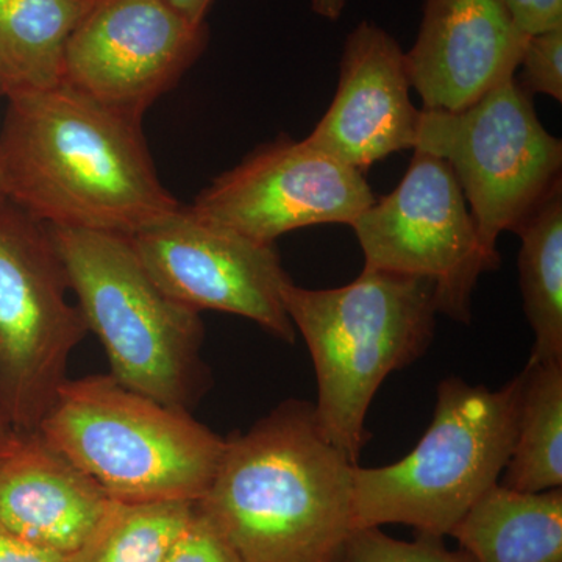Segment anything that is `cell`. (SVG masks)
<instances>
[{
	"label": "cell",
	"mask_w": 562,
	"mask_h": 562,
	"mask_svg": "<svg viewBox=\"0 0 562 562\" xmlns=\"http://www.w3.org/2000/svg\"><path fill=\"white\" fill-rule=\"evenodd\" d=\"M0 191L47 227L125 236L183 206L161 183L140 121L66 83L10 99Z\"/></svg>",
	"instance_id": "obj_1"
},
{
	"label": "cell",
	"mask_w": 562,
	"mask_h": 562,
	"mask_svg": "<svg viewBox=\"0 0 562 562\" xmlns=\"http://www.w3.org/2000/svg\"><path fill=\"white\" fill-rule=\"evenodd\" d=\"M314 403H280L225 449L199 512L244 562H341L355 531L353 469Z\"/></svg>",
	"instance_id": "obj_2"
},
{
	"label": "cell",
	"mask_w": 562,
	"mask_h": 562,
	"mask_svg": "<svg viewBox=\"0 0 562 562\" xmlns=\"http://www.w3.org/2000/svg\"><path fill=\"white\" fill-rule=\"evenodd\" d=\"M284 308L312 353L317 425L357 462L368 439L366 417L391 372L419 360L435 336V284L419 277L362 269L331 290L288 281Z\"/></svg>",
	"instance_id": "obj_3"
},
{
	"label": "cell",
	"mask_w": 562,
	"mask_h": 562,
	"mask_svg": "<svg viewBox=\"0 0 562 562\" xmlns=\"http://www.w3.org/2000/svg\"><path fill=\"white\" fill-rule=\"evenodd\" d=\"M38 435L113 501H201L225 439L111 375L66 380Z\"/></svg>",
	"instance_id": "obj_4"
},
{
	"label": "cell",
	"mask_w": 562,
	"mask_h": 562,
	"mask_svg": "<svg viewBox=\"0 0 562 562\" xmlns=\"http://www.w3.org/2000/svg\"><path fill=\"white\" fill-rule=\"evenodd\" d=\"M77 306L113 379L190 412L209 387L201 316L151 279L131 236L49 227Z\"/></svg>",
	"instance_id": "obj_5"
},
{
	"label": "cell",
	"mask_w": 562,
	"mask_h": 562,
	"mask_svg": "<svg viewBox=\"0 0 562 562\" xmlns=\"http://www.w3.org/2000/svg\"><path fill=\"white\" fill-rule=\"evenodd\" d=\"M522 382V372L495 391L443 380L430 427L412 453L383 468L355 465V530L402 524L449 536L508 464Z\"/></svg>",
	"instance_id": "obj_6"
},
{
	"label": "cell",
	"mask_w": 562,
	"mask_h": 562,
	"mask_svg": "<svg viewBox=\"0 0 562 562\" xmlns=\"http://www.w3.org/2000/svg\"><path fill=\"white\" fill-rule=\"evenodd\" d=\"M414 149L452 168L490 250L562 184L561 139L543 128L516 77L465 109H422Z\"/></svg>",
	"instance_id": "obj_7"
},
{
	"label": "cell",
	"mask_w": 562,
	"mask_h": 562,
	"mask_svg": "<svg viewBox=\"0 0 562 562\" xmlns=\"http://www.w3.org/2000/svg\"><path fill=\"white\" fill-rule=\"evenodd\" d=\"M49 227L0 199V414L38 431L87 336Z\"/></svg>",
	"instance_id": "obj_8"
},
{
	"label": "cell",
	"mask_w": 562,
	"mask_h": 562,
	"mask_svg": "<svg viewBox=\"0 0 562 562\" xmlns=\"http://www.w3.org/2000/svg\"><path fill=\"white\" fill-rule=\"evenodd\" d=\"M350 227L364 268L430 280L438 313L462 324L471 322L476 281L501 265L498 251L480 238L452 168L427 151L414 149L398 187Z\"/></svg>",
	"instance_id": "obj_9"
},
{
	"label": "cell",
	"mask_w": 562,
	"mask_h": 562,
	"mask_svg": "<svg viewBox=\"0 0 562 562\" xmlns=\"http://www.w3.org/2000/svg\"><path fill=\"white\" fill-rule=\"evenodd\" d=\"M375 202L362 172L305 139L280 136L211 181L188 206L261 244L299 228L353 224Z\"/></svg>",
	"instance_id": "obj_10"
},
{
	"label": "cell",
	"mask_w": 562,
	"mask_h": 562,
	"mask_svg": "<svg viewBox=\"0 0 562 562\" xmlns=\"http://www.w3.org/2000/svg\"><path fill=\"white\" fill-rule=\"evenodd\" d=\"M206 41V24H192L165 0H95L66 46L63 83L140 121Z\"/></svg>",
	"instance_id": "obj_11"
},
{
	"label": "cell",
	"mask_w": 562,
	"mask_h": 562,
	"mask_svg": "<svg viewBox=\"0 0 562 562\" xmlns=\"http://www.w3.org/2000/svg\"><path fill=\"white\" fill-rule=\"evenodd\" d=\"M140 261L173 301L201 313L236 314L294 342L281 290L291 281L273 244L246 238L181 206L131 236Z\"/></svg>",
	"instance_id": "obj_12"
},
{
	"label": "cell",
	"mask_w": 562,
	"mask_h": 562,
	"mask_svg": "<svg viewBox=\"0 0 562 562\" xmlns=\"http://www.w3.org/2000/svg\"><path fill=\"white\" fill-rule=\"evenodd\" d=\"M412 88L398 41L375 22H360L344 41L335 99L306 143L360 172L414 149L420 110Z\"/></svg>",
	"instance_id": "obj_13"
},
{
	"label": "cell",
	"mask_w": 562,
	"mask_h": 562,
	"mask_svg": "<svg viewBox=\"0 0 562 562\" xmlns=\"http://www.w3.org/2000/svg\"><path fill=\"white\" fill-rule=\"evenodd\" d=\"M527 40L503 0H424L409 81L425 110L465 109L517 76Z\"/></svg>",
	"instance_id": "obj_14"
},
{
	"label": "cell",
	"mask_w": 562,
	"mask_h": 562,
	"mask_svg": "<svg viewBox=\"0 0 562 562\" xmlns=\"http://www.w3.org/2000/svg\"><path fill=\"white\" fill-rule=\"evenodd\" d=\"M111 501L38 432L22 435L0 460V525L68 560L90 538Z\"/></svg>",
	"instance_id": "obj_15"
},
{
	"label": "cell",
	"mask_w": 562,
	"mask_h": 562,
	"mask_svg": "<svg viewBox=\"0 0 562 562\" xmlns=\"http://www.w3.org/2000/svg\"><path fill=\"white\" fill-rule=\"evenodd\" d=\"M449 536L473 562H562V490L494 484Z\"/></svg>",
	"instance_id": "obj_16"
},
{
	"label": "cell",
	"mask_w": 562,
	"mask_h": 562,
	"mask_svg": "<svg viewBox=\"0 0 562 562\" xmlns=\"http://www.w3.org/2000/svg\"><path fill=\"white\" fill-rule=\"evenodd\" d=\"M95 0H0V95L63 83L66 46Z\"/></svg>",
	"instance_id": "obj_17"
},
{
	"label": "cell",
	"mask_w": 562,
	"mask_h": 562,
	"mask_svg": "<svg viewBox=\"0 0 562 562\" xmlns=\"http://www.w3.org/2000/svg\"><path fill=\"white\" fill-rule=\"evenodd\" d=\"M505 486L543 492L562 486V361H528Z\"/></svg>",
	"instance_id": "obj_18"
},
{
	"label": "cell",
	"mask_w": 562,
	"mask_h": 562,
	"mask_svg": "<svg viewBox=\"0 0 562 562\" xmlns=\"http://www.w3.org/2000/svg\"><path fill=\"white\" fill-rule=\"evenodd\" d=\"M516 233L520 291L535 333L530 360L562 361V184Z\"/></svg>",
	"instance_id": "obj_19"
},
{
	"label": "cell",
	"mask_w": 562,
	"mask_h": 562,
	"mask_svg": "<svg viewBox=\"0 0 562 562\" xmlns=\"http://www.w3.org/2000/svg\"><path fill=\"white\" fill-rule=\"evenodd\" d=\"M195 505L111 501L101 522L69 562H162L190 525Z\"/></svg>",
	"instance_id": "obj_20"
},
{
	"label": "cell",
	"mask_w": 562,
	"mask_h": 562,
	"mask_svg": "<svg viewBox=\"0 0 562 562\" xmlns=\"http://www.w3.org/2000/svg\"><path fill=\"white\" fill-rule=\"evenodd\" d=\"M341 562H473L464 550H450L442 538L419 535L414 541L391 538L382 528L351 532Z\"/></svg>",
	"instance_id": "obj_21"
},
{
	"label": "cell",
	"mask_w": 562,
	"mask_h": 562,
	"mask_svg": "<svg viewBox=\"0 0 562 562\" xmlns=\"http://www.w3.org/2000/svg\"><path fill=\"white\" fill-rule=\"evenodd\" d=\"M516 80L528 94L562 101V25L528 36Z\"/></svg>",
	"instance_id": "obj_22"
},
{
	"label": "cell",
	"mask_w": 562,
	"mask_h": 562,
	"mask_svg": "<svg viewBox=\"0 0 562 562\" xmlns=\"http://www.w3.org/2000/svg\"><path fill=\"white\" fill-rule=\"evenodd\" d=\"M162 562H244L198 505L194 517Z\"/></svg>",
	"instance_id": "obj_23"
},
{
	"label": "cell",
	"mask_w": 562,
	"mask_h": 562,
	"mask_svg": "<svg viewBox=\"0 0 562 562\" xmlns=\"http://www.w3.org/2000/svg\"><path fill=\"white\" fill-rule=\"evenodd\" d=\"M525 35L562 25V0H503Z\"/></svg>",
	"instance_id": "obj_24"
},
{
	"label": "cell",
	"mask_w": 562,
	"mask_h": 562,
	"mask_svg": "<svg viewBox=\"0 0 562 562\" xmlns=\"http://www.w3.org/2000/svg\"><path fill=\"white\" fill-rule=\"evenodd\" d=\"M0 562H69L68 558L20 538L0 525Z\"/></svg>",
	"instance_id": "obj_25"
},
{
	"label": "cell",
	"mask_w": 562,
	"mask_h": 562,
	"mask_svg": "<svg viewBox=\"0 0 562 562\" xmlns=\"http://www.w3.org/2000/svg\"><path fill=\"white\" fill-rule=\"evenodd\" d=\"M171 9L187 18L192 24H206V14L216 0H165Z\"/></svg>",
	"instance_id": "obj_26"
},
{
	"label": "cell",
	"mask_w": 562,
	"mask_h": 562,
	"mask_svg": "<svg viewBox=\"0 0 562 562\" xmlns=\"http://www.w3.org/2000/svg\"><path fill=\"white\" fill-rule=\"evenodd\" d=\"M312 10L327 21H338L346 11L347 0H310Z\"/></svg>",
	"instance_id": "obj_27"
},
{
	"label": "cell",
	"mask_w": 562,
	"mask_h": 562,
	"mask_svg": "<svg viewBox=\"0 0 562 562\" xmlns=\"http://www.w3.org/2000/svg\"><path fill=\"white\" fill-rule=\"evenodd\" d=\"M21 436V432L14 430L10 422L0 414V460L14 449Z\"/></svg>",
	"instance_id": "obj_28"
},
{
	"label": "cell",
	"mask_w": 562,
	"mask_h": 562,
	"mask_svg": "<svg viewBox=\"0 0 562 562\" xmlns=\"http://www.w3.org/2000/svg\"><path fill=\"white\" fill-rule=\"evenodd\" d=\"M0 199H5V198H3V195H2V191H0Z\"/></svg>",
	"instance_id": "obj_29"
}]
</instances>
